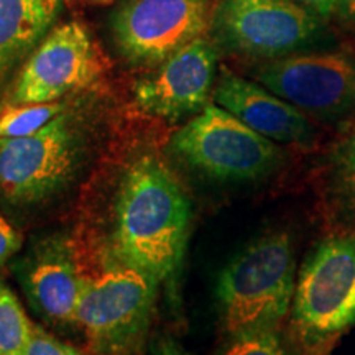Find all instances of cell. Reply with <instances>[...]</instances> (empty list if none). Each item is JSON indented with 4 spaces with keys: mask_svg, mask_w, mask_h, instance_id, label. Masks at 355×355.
Returning <instances> with one entry per match:
<instances>
[{
    "mask_svg": "<svg viewBox=\"0 0 355 355\" xmlns=\"http://www.w3.org/2000/svg\"><path fill=\"white\" fill-rule=\"evenodd\" d=\"M58 102L48 104H13L0 112V139L32 135L60 115Z\"/></svg>",
    "mask_w": 355,
    "mask_h": 355,
    "instance_id": "16",
    "label": "cell"
},
{
    "mask_svg": "<svg viewBox=\"0 0 355 355\" xmlns=\"http://www.w3.org/2000/svg\"><path fill=\"white\" fill-rule=\"evenodd\" d=\"M99 61L86 28L78 21L58 26L26 60L12 104H48L92 83Z\"/></svg>",
    "mask_w": 355,
    "mask_h": 355,
    "instance_id": "10",
    "label": "cell"
},
{
    "mask_svg": "<svg viewBox=\"0 0 355 355\" xmlns=\"http://www.w3.org/2000/svg\"><path fill=\"white\" fill-rule=\"evenodd\" d=\"M165 355H180L178 352H165Z\"/></svg>",
    "mask_w": 355,
    "mask_h": 355,
    "instance_id": "23",
    "label": "cell"
},
{
    "mask_svg": "<svg viewBox=\"0 0 355 355\" xmlns=\"http://www.w3.org/2000/svg\"><path fill=\"white\" fill-rule=\"evenodd\" d=\"M157 283L121 263L87 279L76 324L96 355H132L144 343Z\"/></svg>",
    "mask_w": 355,
    "mask_h": 355,
    "instance_id": "6",
    "label": "cell"
},
{
    "mask_svg": "<svg viewBox=\"0 0 355 355\" xmlns=\"http://www.w3.org/2000/svg\"><path fill=\"white\" fill-rule=\"evenodd\" d=\"M216 73V51L202 38L171 55L152 78L135 86L141 110L157 117L176 119L204 109Z\"/></svg>",
    "mask_w": 355,
    "mask_h": 355,
    "instance_id": "11",
    "label": "cell"
},
{
    "mask_svg": "<svg viewBox=\"0 0 355 355\" xmlns=\"http://www.w3.org/2000/svg\"><path fill=\"white\" fill-rule=\"evenodd\" d=\"M295 2L322 20L331 19L337 8V0H295Z\"/></svg>",
    "mask_w": 355,
    "mask_h": 355,
    "instance_id": "21",
    "label": "cell"
},
{
    "mask_svg": "<svg viewBox=\"0 0 355 355\" xmlns=\"http://www.w3.org/2000/svg\"><path fill=\"white\" fill-rule=\"evenodd\" d=\"M26 298L40 316L55 324H76L87 279L63 239H46L19 265Z\"/></svg>",
    "mask_w": 355,
    "mask_h": 355,
    "instance_id": "12",
    "label": "cell"
},
{
    "mask_svg": "<svg viewBox=\"0 0 355 355\" xmlns=\"http://www.w3.org/2000/svg\"><path fill=\"white\" fill-rule=\"evenodd\" d=\"M33 322L10 288L0 282V355H26Z\"/></svg>",
    "mask_w": 355,
    "mask_h": 355,
    "instance_id": "15",
    "label": "cell"
},
{
    "mask_svg": "<svg viewBox=\"0 0 355 355\" xmlns=\"http://www.w3.org/2000/svg\"><path fill=\"white\" fill-rule=\"evenodd\" d=\"M171 150L219 181L260 180L282 165L283 153L220 105H206L173 137Z\"/></svg>",
    "mask_w": 355,
    "mask_h": 355,
    "instance_id": "4",
    "label": "cell"
},
{
    "mask_svg": "<svg viewBox=\"0 0 355 355\" xmlns=\"http://www.w3.org/2000/svg\"><path fill=\"white\" fill-rule=\"evenodd\" d=\"M355 326V237H332L306 260L291 304V329L306 354L326 352Z\"/></svg>",
    "mask_w": 355,
    "mask_h": 355,
    "instance_id": "3",
    "label": "cell"
},
{
    "mask_svg": "<svg viewBox=\"0 0 355 355\" xmlns=\"http://www.w3.org/2000/svg\"><path fill=\"white\" fill-rule=\"evenodd\" d=\"M336 13L347 24H355V0H337Z\"/></svg>",
    "mask_w": 355,
    "mask_h": 355,
    "instance_id": "22",
    "label": "cell"
},
{
    "mask_svg": "<svg viewBox=\"0 0 355 355\" xmlns=\"http://www.w3.org/2000/svg\"><path fill=\"white\" fill-rule=\"evenodd\" d=\"M211 0H132L114 21L117 46L137 64H158L204 32Z\"/></svg>",
    "mask_w": 355,
    "mask_h": 355,
    "instance_id": "9",
    "label": "cell"
},
{
    "mask_svg": "<svg viewBox=\"0 0 355 355\" xmlns=\"http://www.w3.org/2000/svg\"><path fill=\"white\" fill-rule=\"evenodd\" d=\"M191 225V206L173 173L155 157H141L127 168L117 194L114 252L162 283L183 260Z\"/></svg>",
    "mask_w": 355,
    "mask_h": 355,
    "instance_id": "1",
    "label": "cell"
},
{
    "mask_svg": "<svg viewBox=\"0 0 355 355\" xmlns=\"http://www.w3.org/2000/svg\"><path fill=\"white\" fill-rule=\"evenodd\" d=\"M296 290L295 254L285 232L252 242L225 265L217 282V300L225 331L278 327Z\"/></svg>",
    "mask_w": 355,
    "mask_h": 355,
    "instance_id": "2",
    "label": "cell"
},
{
    "mask_svg": "<svg viewBox=\"0 0 355 355\" xmlns=\"http://www.w3.org/2000/svg\"><path fill=\"white\" fill-rule=\"evenodd\" d=\"M230 337L220 355H291L277 327L245 331Z\"/></svg>",
    "mask_w": 355,
    "mask_h": 355,
    "instance_id": "17",
    "label": "cell"
},
{
    "mask_svg": "<svg viewBox=\"0 0 355 355\" xmlns=\"http://www.w3.org/2000/svg\"><path fill=\"white\" fill-rule=\"evenodd\" d=\"M79 155L78 135L64 115L32 135L0 139V196L13 206L51 198L73 180Z\"/></svg>",
    "mask_w": 355,
    "mask_h": 355,
    "instance_id": "7",
    "label": "cell"
},
{
    "mask_svg": "<svg viewBox=\"0 0 355 355\" xmlns=\"http://www.w3.org/2000/svg\"><path fill=\"white\" fill-rule=\"evenodd\" d=\"M26 355H84L78 349L61 343L56 337L48 334L43 327L33 324L32 340L28 345V354Z\"/></svg>",
    "mask_w": 355,
    "mask_h": 355,
    "instance_id": "19",
    "label": "cell"
},
{
    "mask_svg": "<svg viewBox=\"0 0 355 355\" xmlns=\"http://www.w3.org/2000/svg\"><path fill=\"white\" fill-rule=\"evenodd\" d=\"M21 247V235L0 214V268L12 259Z\"/></svg>",
    "mask_w": 355,
    "mask_h": 355,
    "instance_id": "20",
    "label": "cell"
},
{
    "mask_svg": "<svg viewBox=\"0 0 355 355\" xmlns=\"http://www.w3.org/2000/svg\"><path fill=\"white\" fill-rule=\"evenodd\" d=\"M336 189L345 206L355 212V128L337 152L334 163Z\"/></svg>",
    "mask_w": 355,
    "mask_h": 355,
    "instance_id": "18",
    "label": "cell"
},
{
    "mask_svg": "<svg viewBox=\"0 0 355 355\" xmlns=\"http://www.w3.org/2000/svg\"><path fill=\"white\" fill-rule=\"evenodd\" d=\"M222 109L279 144L306 145L316 139V128L308 115L272 91L224 71L214 91Z\"/></svg>",
    "mask_w": 355,
    "mask_h": 355,
    "instance_id": "13",
    "label": "cell"
},
{
    "mask_svg": "<svg viewBox=\"0 0 355 355\" xmlns=\"http://www.w3.org/2000/svg\"><path fill=\"white\" fill-rule=\"evenodd\" d=\"M324 21L295 0H222L216 30L229 50L278 60L331 46Z\"/></svg>",
    "mask_w": 355,
    "mask_h": 355,
    "instance_id": "5",
    "label": "cell"
},
{
    "mask_svg": "<svg viewBox=\"0 0 355 355\" xmlns=\"http://www.w3.org/2000/svg\"><path fill=\"white\" fill-rule=\"evenodd\" d=\"M261 86L321 121L355 114V56L327 50L272 60L255 71Z\"/></svg>",
    "mask_w": 355,
    "mask_h": 355,
    "instance_id": "8",
    "label": "cell"
},
{
    "mask_svg": "<svg viewBox=\"0 0 355 355\" xmlns=\"http://www.w3.org/2000/svg\"><path fill=\"white\" fill-rule=\"evenodd\" d=\"M61 0H0V94L55 20Z\"/></svg>",
    "mask_w": 355,
    "mask_h": 355,
    "instance_id": "14",
    "label": "cell"
}]
</instances>
